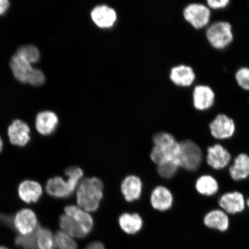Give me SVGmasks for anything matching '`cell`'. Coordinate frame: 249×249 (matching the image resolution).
I'll use <instances>...</instances> for the list:
<instances>
[{
    "label": "cell",
    "mask_w": 249,
    "mask_h": 249,
    "mask_svg": "<svg viewBox=\"0 0 249 249\" xmlns=\"http://www.w3.org/2000/svg\"><path fill=\"white\" fill-rule=\"evenodd\" d=\"M235 80L241 88L249 91V68H239L236 71Z\"/></svg>",
    "instance_id": "31"
},
{
    "label": "cell",
    "mask_w": 249,
    "mask_h": 249,
    "mask_svg": "<svg viewBox=\"0 0 249 249\" xmlns=\"http://www.w3.org/2000/svg\"><path fill=\"white\" fill-rule=\"evenodd\" d=\"M196 189L199 194L205 196H212L219 191V183L213 177L202 175L196 180Z\"/></svg>",
    "instance_id": "24"
},
{
    "label": "cell",
    "mask_w": 249,
    "mask_h": 249,
    "mask_svg": "<svg viewBox=\"0 0 249 249\" xmlns=\"http://www.w3.org/2000/svg\"><path fill=\"white\" fill-rule=\"evenodd\" d=\"M219 206L227 213L236 214L244 211L247 202L244 196L239 192L226 193L218 200Z\"/></svg>",
    "instance_id": "11"
},
{
    "label": "cell",
    "mask_w": 249,
    "mask_h": 249,
    "mask_svg": "<svg viewBox=\"0 0 249 249\" xmlns=\"http://www.w3.org/2000/svg\"><path fill=\"white\" fill-rule=\"evenodd\" d=\"M14 226L19 235H26L35 232L38 227L36 214L34 212L28 209H24L18 212L15 217Z\"/></svg>",
    "instance_id": "9"
},
{
    "label": "cell",
    "mask_w": 249,
    "mask_h": 249,
    "mask_svg": "<svg viewBox=\"0 0 249 249\" xmlns=\"http://www.w3.org/2000/svg\"><path fill=\"white\" fill-rule=\"evenodd\" d=\"M204 223L208 228L225 232L229 228L230 220L225 211L222 210H213L205 214Z\"/></svg>",
    "instance_id": "16"
},
{
    "label": "cell",
    "mask_w": 249,
    "mask_h": 249,
    "mask_svg": "<svg viewBox=\"0 0 249 249\" xmlns=\"http://www.w3.org/2000/svg\"><path fill=\"white\" fill-rule=\"evenodd\" d=\"M183 17L195 29L200 30L209 25L211 18V9L201 3H192L183 9Z\"/></svg>",
    "instance_id": "6"
},
{
    "label": "cell",
    "mask_w": 249,
    "mask_h": 249,
    "mask_svg": "<svg viewBox=\"0 0 249 249\" xmlns=\"http://www.w3.org/2000/svg\"><path fill=\"white\" fill-rule=\"evenodd\" d=\"M58 118L54 112L44 111L37 115L36 126L37 130L43 135H51L58 125Z\"/></svg>",
    "instance_id": "17"
},
{
    "label": "cell",
    "mask_w": 249,
    "mask_h": 249,
    "mask_svg": "<svg viewBox=\"0 0 249 249\" xmlns=\"http://www.w3.org/2000/svg\"><path fill=\"white\" fill-rule=\"evenodd\" d=\"M151 202L155 209L167 211L172 206L173 196L169 189L163 186H158L152 193Z\"/></svg>",
    "instance_id": "18"
},
{
    "label": "cell",
    "mask_w": 249,
    "mask_h": 249,
    "mask_svg": "<svg viewBox=\"0 0 249 249\" xmlns=\"http://www.w3.org/2000/svg\"><path fill=\"white\" fill-rule=\"evenodd\" d=\"M229 0H208L207 5L211 9H222L226 8L229 5Z\"/></svg>",
    "instance_id": "33"
},
{
    "label": "cell",
    "mask_w": 249,
    "mask_h": 249,
    "mask_svg": "<svg viewBox=\"0 0 249 249\" xmlns=\"http://www.w3.org/2000/svg\"><path fill=\"white\" fill-rule=\"evenodd\" d=\"M65 214L79 223L88 234L92 231L93 222L91 216L88 212L74 205L65 208Z\"/></svg>",
    "instance_id": "22"
},
{
    "label": "cell",
    "mask_w": 249,
    "mask_h": 249,
    "mask_svg": "<svg viewBox=\"0 0 249 249\" xmlns=\"http://www.w3.org/2000/svg\"><path fill=\"white\" fill-rule=\"evenodd\" d=\"M192 98L196 110L207 111L213 107L215 102V93L210 86L198 85L195 87Z\"/></svg>",
    "instance_id": "8"
},
{
    "label": "cell",
    "mask_w": 249,
    "mask_h": 249,
    "mask_svg": "<svg viewBox=\"0 0 249 249\" xmlns=\"http://www.w3.org/2000/svg\"><path fill=\"white\" fill-rule=\"evenodd\" d=\"M65 174L68 177L67 180L56 177L47 182L46 191L50 195L57 198L69 197L79 186L83 176V170L77 167L68 168Z\"/></svg>",
    "instance_id": "3"
},
{
    "label": "cell",
    "mask_w": 249,
    "mask_h": 249,
    "mask_svg": "<svg viewBox=\"0 0 249 249\" xmlns=\"http://www.w3.org/2000/svg\"><path fill=\"white\" fill-rule=\"evenodd\" d=\"M231 160V154L222 145L214 144L207 149V163L214 170L225 169Z\"/></svg>",
    "instance_id": "10"
},
{
    "label": "cell",
    "mask_w": 249,
    "mask_h": 249,
    "mask_svg": "<svg viewBox=\"0 0 249 249\" xmlns=\"http://www.w3.org/2000/svg\"><path fill=\"white\" fill-rule=\"evenodd\" d=\"M60 225L62 231L67 233L71 237L83 238L88 235L79 223L66 214L60 217Z\"/></svg>",
    "instance_id": "23"
},
{
    "label": "cell",
    "mask_w": 249,
    "mask_h": 249,
    "mask_svg": "<svg viewBox=\"0 0 249 249\" xmlns=\"http://www.w3.org/2000/svg\"><path fill=\"white\" fill-rule=\"evenodd\" d=\"M85 249H105V248L100 242H93L87 245Z\"/></svg>",
    "instance_id": "36"
},
{
    "label": "cell",
    "mask_w": 249,
    "mask_h": 249,
    "mask_svg": "<svg viewBox=\"0 0 249 249\" xmlns=\"http://www.w3.org/2000/svg\"><path fill=\"white\" fill-rule=\"evenodd\" d=\"M180 167L178 161H172L159 165L158 171L159 174L164 178H172L177 172Z\"/></svg>",
    "instance_id": "29"
},
{
    "label": "cell",
    "mask_w": 249,
    "mask_h": 249,
    "mask_svg": "<svg viewBox=\"0 0 249 249\" xmlns=\"http://www.w3.org/2000/svg\"><path fill=\"white\" fill-rule=\"evenodd\" d=\"M0 222L9 226H12L14 224L12 223V218L10 216L1 213H0Z\"/></svg>",
    "instance_id": "35"
},
{
    "label": "cell",
    "mask_w": 249,
    "mask_h": 249,
    "mask_svg": "<svg viewBox=\"0 0 249 249\" xmlns=\"http://www.w3.org/2000/svg\"><path fill=\"white\" fill-rule=\"evenodd\" d=\"M121 228L128 234H135L142 229V220L138 214L124 213L120 217Z\"/></svg>",
    "instance_id": "25"
},
{
    "label": "cell",
    "mask_w": 249,
    "mask_h": 249,
    "mask_svg": "<svg viewBox=\"0 0 249 249\" xmlns=\"http://www.w3.org/2000/svg\"><path fill=\"white\" fill-rule=\"evenodd\" d=\"M205 35L211 46L217 50L225 49L233 39L231 24L226 21H216L210 25Z\"/></svg>",
    "instance_id": "4"
},
{
    "label": "cell",
    "mask_w": 249,
    "mask_h": 249,
    "mask_svg": "<svg viewBox=\"0 0 249 249\" xmlns=\"http://www.w3.org/2000/svg\"><path fill=\"white\" fill-rule=\"evenodd\" d=\"M0 249H8L4 247H0Z\"/></svg>",
    "instance_id": "39"
},
{
    "label": "cell",
    "mask_w": 249,
    "mask_h": 249,
    "mask_svg": "<svg viewBox=\"0 0 249 249\" xmlns=\"http://www.w3.org/2000/svg\"><path fill=\"white\" fill-rule=\"evenodd\" d=\"M154 147L151 158L159 165L176 161L179 163L180 143L170 133L160 132L154 136ZM180 165V164H179Z\"/></svg>",
    "instance_id": "1"
},
{
    "label": "cell",
    "mask_w": 249,
    "mask_h": 249,
    "mask_svg": "<svg viewBox=\"0 0 249 249\" xmlns=\"http://www.w3.org/2000/svg\"><path fill=\"white\" fill-rule=\"evenodd\" d=\"M10 5L8 0H0V15H3L8 11Z\"/></svg>",
    "instance_id": "34"
},
{
    "label": "cell",
    "mask_w": 249,
    "mask_h": 249,
    "mask_svg": "<svg viewBox=\"0 0 249 249\" xmlns=\"http://www.w3.org/2000/svg\"><path fill=\"white\" fill-rule=\"evenodd\" d=\"M170 79L175 85L180 87H189L196 80V73L189 65H179L171 69Z\"/></svg>",
    "instance_id": "15"
},
{
    "label": "cell",
    "mask_w": 249,
    "mask_h": 249,
    "mask_svg": "<svg viewBox=\"0 0 249 249\" xmlns=\"http://www.w3.org/2000/svg\"><path fill=\"white\" fill-rule=\"evenodd\" d=\"M36 230L29 235H18L15 239V244L23 249H38L36 245Z\"/></svg>",
    "instance_id": "30"
},
{
    "label": "cell",
    "mask_w": 249,
    "mask_h": 249,
    "mask_svg": "<svg viewBox=\"0 0 249 249\" xmlns=\"http://www.w3.org/2000/svg\"><path fill=\"white\" fill-rule=\"evenodd\" d=\"M55 248L57 249H77L76 242L72 237L62 231H59L54 235Z\"/></svg>",
    "instance_id": "27"
},
{
    "label": "cell",
    "mask_w": 249,
    "mask_h": 249,
    "mask_svg": "<svg viewBox=\"0 0 249 249\" xmlns=\"http://www.w3.org/2000/svg\"><path fill=\"white\" fill-rule=\"evenodd\" d=\"M38 249H56L54 236L48 229L38 227L36 232Z\"/></svg>",
    "instance_id": "26"
},
{
    "label": "cell",
    "mask_w": 249,
    "mask_h": 249,
    "mask_svg": "<svg viewBox=\"0 0 249 249\" xmlns=\"http://www.w3.org/2000/svg\"><path fill=\"white\" fill-rule=\"evenodd\" d=\"M231 178L236 181L244 180L249 177V156L241 154L236 157L229 168Z\"/></svg>",
    "instance_id": "20"
},
{
    "label": "cell",
    "mask_w": 249,
    "mask_h": 249,
    "mask_svg": "<svg viewBox=\"0 0 249 249\" xmlns=\"http://www.w3.org/2000/svg\"><path fill=\"white\" fill-rule=\"evenodd\" d=\"M10 67L14 76L18 82L27 83L34 68L30 62L20 54L15 53L11 60Z\"/></svg>",
    "instance_id": "14"
},
{
    "label": "cell",
    "mask_w": 249,
    "mask_h": 249,
    "mask_svg": "<svg viewBox=\"0 0 249 249\" xmlns=\"http://www.w3.org/2000/svg\"><path fill=\"white\" fill-rule=\"evenodd\" d=\"M2 147V140H1V138H0V151H1Z\"/></svg>",
    "instance_id": "37"
},
{
    "label": "cell",
    "mask_w": 249,
    "mask_h": 249,
    "mask_svg": "<svg viewBox=\"0 0 249 249\" xmlns=\"http://www.w3.org/2000/svg\"><path fill=\"white\" fill-rule=\"evenodd\" d=\"M211 135L217 140H226L234 135L236 125L234 121L226 114H220L210 124Z\"/></svg>",
    "instance_id": "7"
},
{
    "label": "cell",
    "mask_w": 249,
    "mask_h": 249,
    "mask_svg": "<svg viewBox=\"0 0 249 249\" xmlns=\"http://www.w3.org/2000/svg\"><path fill=\"white\" fill-rule=\"evenodd\" d=\"M30 129L23 121L17 120L9 126L8 136L12 144L18 146L26 145L30 139Z\"/></svg>",
    "instance_id": "13"
},
{
    "label": "cell",
    "mask_w": 249,
    "mask_h": 249,
    "mask_svg": "<svg viewBox=\"0 0 249 249\" xmlns=\"http://www.w3.org/2000/svg\"><path fill=\"white\" fill-rule=\"evenodd\" d=\"M247 204L249 208V198H248V200L247 201Z\"/></svg>",
    "instance_id": "38"
},
{
    "label": "cell",
    "mask_w": 249,
    "mask_h": 249,
    "mask_svg": "<svg viewBox=\"0 0 249 249\" xmlns=\"http://www.w3.org/2000/svg\"><path fill=\"white\" fill-rule=\"evenodd\" d=\"M180 167L189 171L197 170L201 166L203 158L200 147L189 140L180 142Z\"/></svg>",
    "instance_id": "5"
},
{
    "label": "cell",
    "mask_w": 249,
    "mask_h": 249,
    "mask_svg": "<svg viewBox=\"0 0 249 249\" xmlns=\"http://www.w3.org/2000/svg\"><path fill=\"white\" fill-rule=\"evenodd\" d=\"M142 182L139 177L135 176L127 177L121 185V191L127 201L138 200L142 193Z\"/></svg>",
    "instance_id": "19"
},
{
    "label": "cell",
    "mask_w": 249,
    "mask_h": 249,
    "mask_svg": "<svg viewBox=\"0 0 249 249\" xmlns=\"http://www.w3.org/2000/svg\"><path fill=\"white\" fill-rule=\"evenodd\" d=\"M41 186L33 180H25L18 187V195L21 200L27 203L36 202L42 195Z\"/></svg>",
    "instance_id": "21"
},
{
    "label": "cell",
    "mask_w": 249,
    "mask_h": 249,
    "mask_svg": "<svg viewBox=\"0 0 249 249\" xmlns=\"http://www.w3.org/2000/svg\"><path fill=\"white\" fill-rule=\"evenodd\" d=\"M46 78L41 71L34 68L28 79L27 83L34 86H40L45 83Z\"/></svg>",
    "instance_id": "32"
},
{
    "label": "cell",
    "mask_w": 249,
    "mask_h": 249,
    "mask_svg": "<svg viewBox=\"0 0 249 249\" xmlns=\"http://www.w3.org/2000/svg\"><path fill=\"white\" fill-rule=\"evenodd\" d=\"M104 185L97 178H85L78 186L76 198L79 207L87 212L97 210L103 197Z\"/></svg>",
    "instance_id": "2"
},
{
    "label": "cell",
    "mask_w": 249,
    "mask_h": 249,
    "mask_svg": "<svg viewBox=\"0 0 249 249\" xmlns=\"http://www.w3.org/2000/svg\"><path fill=\"white\" fill-rule=\"evenodd\" d=\"M26 59L31 64L36 63L40 58V52L36 46L27 45L20 47L17 53Z\"/></svg>",
    "instance_id": "28"
},
{
    "label": "cell",
    "mask_w": 249,
    "mask_h": 249,
    "mask_svg": "<svg viewBox=\"0 0 249 249\" xmlns=\"http://www.w3.org/2000/svg\"><path fill=\"white\" fill-rule=\"evenodd\" d=\"M91 16L93 22L101 28L113 26L117 20L116 11L107 5L96 6L93 8Z\"/></svg>",
    "instance_id": "12"
}]
</instances>
